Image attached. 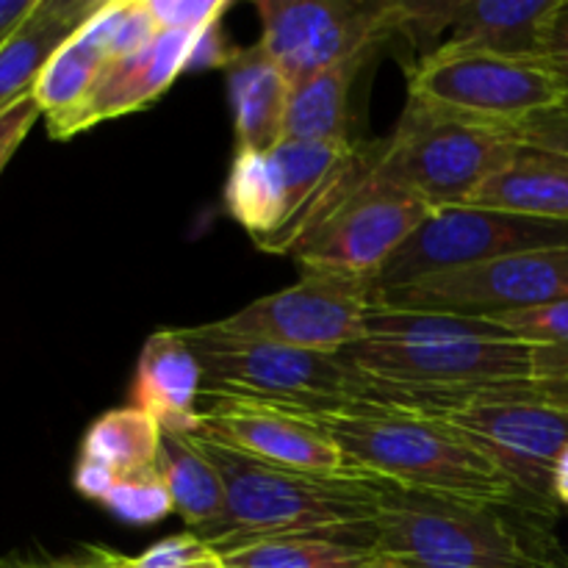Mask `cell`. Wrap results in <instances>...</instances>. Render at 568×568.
Segmentation results:
<instances>
[{
  "instance_id": "6da1fadb",
  "label": "cell",
  "mask_w": 568,
  "mask_h": 568,
  "mask_svg": "<svg viewBox=\"0 0 568 568\" xmlns=\"http://www.w3.org/2000/svg\"><path fill=\"white\" fill-rule=\"evenodd\" d=\"M283 410L314 422L342 449L355 475L449 503L516 505L536 510L486 449L436 416L369 399L331 408Z\"/></svg>"
},
{
  "instance_id": "7a4b0ae2",
  "label": "cell",
  "mask_w": 568,
  "mask_h": 568,
  "mask_svg": "<svg viewBox=\"0 0 568 568\" xmlns=\"http://www.w3.org/2000/svg\"><path fill=\"white\" fill-rule=\"evenodd\" d=\"M369 403L436 416L486 449L519 486L530 508L552 519L555 464L568 449L566 381H508L416 388L369 381Z\"/></svg>"
},
{
  "instance_id": "3957f363",
  "label": "cell",
  "mask_w": 568,
  "mask_h": 568,
  "mask_svg": "<svg viewBox=\"0 0 568 568\" xmlns=\"http://www.w3.org/2000/svg\"><path fill=\"white\" fill-rule=\"evenodd\" d=\"M225 480V516L194 532L216 555L283 536H342L375 544V521L399 488L364 475H311L277 469L200 442Z\"/></svg>"
},
{
  "instance_id": "277c9868",
  "label": "cell",
  "mask_w": 568,
  "mask_h": 568,
  "mask_svg": "<svg viewBox=\"0 0 568 568\" xmlns=\"http://www.w3.org/2000/svg\"><path fill=\"white\" fill-rule=\"evenodd\" d=\"M344 358L369 381L416 388L544 381V344L510 336L491 320L377 308L364 342Z\"/></svg>"
},
{
  "instance_id": "5b68a950",
  "label": "cell",
  "mask_w": 568,
  "mask_h": 568,
  "mask_svg": "<svg viewBox=\"0 0 568 568\" xmlns=\"http://www.w3.org/2000/svg\"><path fill=\"white\" fill-rule=\"evenodd\" d=\"M375 547L397 568H568L549 516L408 491L377 516Z\"/></svg>"
},
{
  "instance_id": "8992f818",
  "label": "cell",
  "mask_w": 568,
  "mask_h": 568,
  "mask_svg": "<svg viewBox=\"0 0 568 568\" xmlns=\"http://www.w3.org/2000/svg\"><path fill=\"white\" fill-rule=\"evenodd\" d=\"M516 128L408 100L397 131L377 144L375 175L430 209L469 205L521 150Z\"/></svg>"
},
{
  "instance_id": "52a82bcc",
  "label": "cell",
  "mask_w": 568,
  "mask_h": 568,
  "mask_svg": "<svg viewBox=\"0 0 568 568\" xmlns=\"http://www.w3.org/2000/svg\"><path fill=\"white\" fill-rule=\"evenodd\" d=\"M203 366V394L253 399L277 408H331L369 394L361 375L342 353L286 347L227 333L214 322L183 331Z\"/></svg>"
},
{
  "instance_id": "ba28073f",
  "label": "cell",
  "mask_w": 568,
  "mask_h": 568,
  "mask_svg": "<svg viewBox=\"0 0 568 568\" xmlns=\"http://www.w3.org/2000/svg\"><path fill=\"white\" fill-rule=\"evenodd\" d=\"M408 100L516 128L564 109L566 89L544 59L442 42L408 70Z\"/></svg>"
},
{
  "instance_id": "9c48e42d",
  "label": "cell",
  "mask_w": 568,
  "mask_h": 568,
  "mask_svg": "<svg viewBox=\"0 0 568 568\" xmlns=\"http://www.w3.org/2000/svg\"><path fill=\"white\" fill-rule=\"evenodd\" d=\"M430 211L416 194L381 181L372 161L286 255L297 261L300 272L327 270L377 281L383 266L414 236Z\"/></svg>"
},
{
  "instance_id": "30bf717a",
  "label": "cell",
  "mask_w": 568,
  "mask_h": 568,
  "mask_svg": "<svg viewBox=\"0 0 568 568\" xmlns=\"http://www.w3.org/2000/svg\"><path fill=\"white\" fill-rule=\"evenodd\" d=\"M568 297V247L530 250L377 292V308L499 320Z\"/></svg>"
},
{
  "instance_id": "8fae6325",
  "label": "cell",
  "mask_w": 568,
  "mask_h": 568,
  "mask_svg": "<svg viewBox=\"0 0 568 568\" xmlns=\"http://www.w3.org/2000/svg\"><path fill=\"white\" fill-rule=\"evenodd\" d=\"M377 311L372 277L305 270L294 286L258 297L236 314L214 322L236 336L266 338L314 353H344L364 342Z\"/></svg>"
},
{
  "instance_id": "7c38bea8",
  "label": "cell",
  "mask_w": 568,
  "mask_h": 568,
  "mask_svg": "<svg viewBox=\"0 0 568 568\" xmlns=\"http://www.w3.org/2000/svg\"><path fill=\"white\" fill-rule=\"evenodd\" d=\"M568 247V222L510 214L483 205L433 209L414 236L392 255L375 286L394 288L438 272L486 264L530 250Z\"/></svg>"
},
{
  "instance_id": "4fadbf2b",
  "label": "cell",
  "mask_w": 568,
  "mask_h": 568,
  "mask_svg": "<svg viewBox=\"0 0 568 568\" xmlns=\"http://www.w3.org/2000/svg\"><path fill=\"white\" fill-rule=\"evenodd\" d=\"M258 48L300 81L342 61L369 55L388 33L403 28L399 3L353 0H258Z\"/></svg>"
},
{
  "instance_id": "5bb4252c",
  "label": "cell",
  "mask_w": 568,
  "mask_h": 568,
  "mask_svg": "<svg viewBox=\"0 0 568 568\" xmlns=\"http://www.w3.org/2000/svg\"><path fill=\"white\" fill-rule=\"evenodd\" d=\"M192 438L233 449L258 464L311 475H355L342 449L303 416L253 399L203 394Z\"/></svg>"
},
{
  "instance_id": "9a60e30c",
  "label": "cell",
  "mask_w": 568,
  "mask_h": 568,
  "mask_svg": "<svg viewBox=\"0 0 568 568\" xmlns=\"http://www.w3.org/2000/svg\"><path fill=\"white\" fill-rule=\"evenodd\" d=\"M194 42L197 37L189 33L159 31V37L139 53L109 61L87 98L70 114L48 120V133L53 139H70L100 122L133 114L155 103L175 83V78L189 70Z\"/></svg>"
},
{
  "instance_id": "2e32d148",
  "label": "cell",
  "mask_w": 568,
  "mask_h": 568,
  "mask_svg": "<svg viewBox=\"0 0 568 568\" xmlns=\"http://www.w3.org/2000/svg\"><path fill=\"white\" fill-rule=\"evenodd\" d=\"M560 0H458L399 3L403 28L425 37L449 31V44L541 59L544 31Z\"/></svg>"
},
{
  "instance_id": "e0dca14e",
  "label": "cell",
  "mask_w": 568,
  "mask_h": 568,
  "mask_svg": "<svg viewBox=\"0 0 568 568\" xmlns=\"http://www.w3.org/2000/svg\"><path fill=\"white\" fill-rule=\"evenodd\" d=\"M203 397V366L183 331H155L144 342L133 383L136 408L153 416L164 433L192 436Z\"/></svg>"
},
{
  "instance_id": "ac0fdd59",
  "label": "cell",
  "mask_w": 568,
  "mask_h": 568,
  "mask_svg": "<svg viewBox=\"0 0 568 568\" xmlns=\"http://www.w3.org/2000/svg\"><path fill=\"white\" fill-rule=\"evenodd\" d=\"M103 3L105 0H39L26 26L0 50V109L33 92L50 59Z\"/></svg>"
},
{
  "instance_id": "d6986e66",
  "label": "cell",
  "mask_w": 568,
  "mask_h": 568,
  "mask_svg": "<svg viewBox=\"0 0 568 568\" xmlns=\"http://www.w3.org/2000/svg\"><path fill=\"white\" fill-rule=\"evenodd\" d=\"M236 150L272 153L283 142L292 81L258 48H242L227 67Z\"/></svg>"
},
{
  "instance_id": "ffe728a7",
  "label": "cell",
  "mask_w": 568,
  "mask_h": 568,
  "mask_svg": "<svg viewBox=\"0 0 568 568\" xmlns=\"http://www.w3.org/2000/svg\"><path fill=\"white\" fill-rule=\"evenodd\" d=\"M469 205L568 222V155L521 144L516 159Z\"/></svg>"
},
{
  "instance_id": "44dd1931",
  "label": "cell",
  "mask_w": 568,
  "mask_h": 568,
  "mask_svg": "<svg viewBox=\"0 0 568 568\" xmlns=\"http://www.w3.org/2000/svg\"><path fill=\"white\" fill-rule=\"evenodd\" d=\"M116 22V0H105L98 14L50 59L33 87V100L44 120L64 116L81 103L94 87L103 67L111 61V33Z\"/></svg>"
},
{
  "instance_id": "7402d4cb",
  "label": "cell",
  "mask_w": 568,
  "mask_h": 568,
  "mask_svg": "<svg viewBox=\"0 0 568 568\" xmlns=\"http://www.w3.org/2000/svg\"><path fill=\"white\" fill-rule=\"evenodd\" d=\"M155 469L189 532L209 530L225 516V480L192 436L164 433Z\"/></svg>"
},
{
  "instance_id": "603a6c76",
  "label": "cell",
  "mask_w": 568,
  "mask_h": 568,
  "mask_svg": "<svg viewBox=\"0 0 568 568\" xmlns=\"http://www.w3.org/2000/svg\"><path fill=\"white\" fill-rule=\"evenodd\" d=\"M225 568H392L375 544L342 536H283L222 555Z\"/></svg>"
},
{
  "instance_id": "cb8c5ba5",
  "label": "cell",
  "mask_w": 568,
  "mask_h": 568,
  "mask_svg": "<svg viewBox=\"0 0 568 568\" xmlns=\"http://www.w3.org/2000/svg\"><path fill=\"white\" fill-rule=\"evenodd\" d=\"M366 55L342 61L292 83L283 139L294 142H347V98Z\"/></svg>"
},
{
  "instance_id": "d4e9b609",
  "label": "cell",
  "mask_w": 568,
  "mask_h": 568,
  "mask_svg": "<svg viewBox=\"0 0 568 568\" xmlns=\"http://www.w3.org/2000/svg\"><path fill=\"white\" fill-rule=\"evenodd\" d=\"M161 430L159 422L142 408H114L100 416L83 436L81 458L103 464L116 475H136L155 466L159 458Z\"/></svg>"
},
{
  "instance_id": "484cf974",
  "label": "cell",
  "mask_w": 568,
  "mask_h": 568,
  "mask_svg": "<svg viewBox=\"0 0 568 568\" xmlns=\"http://www.w3.org/2000/svg\"><path fill=\"white\" fill-rule=\"evenodd\" d=\"M225 205L255 244L266 242L281 231L283 197L270 153L236 150L231 172H227Z\"/></svg>"
},
{
  "instance_id": "4316f807",
  "label": "cell",
  "mask_w": 568,
  "mask_h": 568,
  "mask_svg": "<svg viewBox=\"0 0 568 568\" xmlns=\"http://www.w3.org/2000/svg\"><path fill=\"white\" fill-rule=\"evenodd\" d=\"M103 505L128 525H155L175 510L166 483L161 480L155 466L136 475H122Z\"/></svg>"
},
{
  "instance_id": "83f0119b",
  "label": "cell",
  "mask_w": 568,
  "mask_h": 568,
  "mask_svg": "<svg viewBox=\"0 0 568 568\" xmlns=\"http://www.w3.org/2000/svg\"><path fill=\"white\" fill-rule=\"evenodd\" d=\"M491 322L508 331L510 336L525 338V342L568 347V297L530 311H516V314L499 316Z\"/></svg>"
},
{
  "instance_id": "f1b7e54d",
  "label": "cell",
  "mask_w": 568,
  "mask_h": 568,
  "mask_svg": "<svg viewBox=\"0 0 568 568\" xmlns=\"http://www.w3.org/2000/svg\"><path fill=\"white\" fill-rule=\"evenodd\" d=\"M148 6L159 31H178L189 37H200L227 11V0H148Z\"/></svg>"
},
{
  "instance_id": "f546056e",
  "label": "cell",
  "mask_w": 568,
  "mask_h": 568,
  "mask_svg": "<svg viewBox=\"0 0 568 568\" xmlns=\"http://www.w3.org/2000/svg\"><path fill=\"white\" fill-rule=\"evenodd\" d=\"M220 564L222 558L203 538H197L194 532H183V536L153 544L148 552L128 560V568H205Z\"/></svg>"
},
{
  "instance_id": "4dcf8cb0",
  "label": "cell",
  "mask_w": 568,
  "mask_h": 568,
  "mask_svg": "<svg viewBox=\"0 0 568 568\" xmlns=\"http://www.w3.org/2000/svg\"><path fill=\"white\" fill-rule=\"evenodd\" d=\"M128 555L105 547H83L70 555H11L0 568H128Z\"/></svg>"
},
{
  "instance_id": "1f68e13d",
  "label": "cell",
  "mask_w": 568,
  "mask_h": 568,
  "mask_svg": "<svg viewBox=\"0 0 568 568\" xmlns=\"http://www.w3.org/2000/svg\"><path fill=\"white\" fill-rule=\"evenodd\" d=\"M39 116H42V109L33 100V94H26V98L0 109V172L9 164L14 150L20 148V142L28 136V131H31Z\"/></svg>"
},
{
  "instance_id": "d6a6232c",
  "label": "cell",
  "mask_w": 568,
  "mask_h": 568,
  "mask_svg": "<svg viewBox=\"0 0 568 568\" xmlns=\"http://www.w3.org/2000/svg\"><path fill=\"white\" fill-rule=\"evenodd\" d=\"M521 142L532 148L555 150V153L568 155V109L544 111V114L530 116L521 125H516Z\"/></svg>"
},
{
  "instance_id": "836d02e7",
  "label": "cell",
  "mask_w": 568,
  "mask_h": 568,
  "mask_svg": "<svg viewBox=\"0 0 568 568\" xmlns=\"http://www.w3.org/2000/svg\"><path fill=\"white\" fill-rule=\"evenodd\" d=\"M541 59L552 67L555 75L560 78L566 89V105L568 109V0H560L555 14L549 17L547 31H544Z\"/></svg>"
},
{
  "instance_id": "e575fe53",
  "label": "cell",
  "mask_w": 568,
  "mask_h": 568,
  "mask_svg": "<svg viewBox=\"0 0 568 568\" xmlns=\"http://www.w3.org/2000/svg\"><path fill=\"white\" fill-rule=\"evenodd\" d=\"M236 44L231 39H225L222 33V22H214L211 28H205L197 37L192 50V59H189V70H211V67H231L233 59L239 55Z\"/></svg>"
},
{
  "instance_id": "d590c367",
  "label": "cell",
  "mask_w": 568,
  "mask_h": 568,
  "mask_svg": "<svg viewBox=\"0 0 568 568\" xmlns=\"http://www.w3.org/2000/svg\"><path fill=\"white\" fill-rule=\"evenodd\" d=\"M116 480H120V475H116L114 469H109V466L94 464V460L78 458L75 488L83 494V497L103 503V499L109 497L111 488L116 486Z\"/></svg>"
},
{
  "instance_id": "8d00e7d4",
  "label": "cell",
  "mask_w": 568,
  "mask_h": 568,
  "mask_svg": "<svg viewBox=\"0 0 568 568\" xmlns=\"http://www.w3.org/2000/svg\"><path fill=\"white\" fill-rule=\"evenodd\" d=\"M37 6L39 0H0V50L26 26V20L37 11Z\"/></svg>"
},
{
  "instance_id": "74e56055",
  "label": "cell",
  "mask_w": 568,
  "mask_h": 568,
  "mask_svg": "<svg viewBox=\"0 0 568 568\" xmlns=\"http://www.w3.org/2000/svg\"><path fill=\"white\" fill-rule=\"evenodd\" d=\"M552 491H555V499H558V505H568V449L560 455L558 464H555Z\"/></svg>"
},
{
  "instance_id": "f35d334b",
  "label": "cell",
  "mask_w": 568,
  "mask_h": 568,
  "mask_svg": "<svg viewBox=\"0 0 568 568\" xmlns=\"http://www.w3.org/2000/svg\"><path fill=\"white\" fill-rule=\"evenodd\" d=\"M205 568H222V564L220 566H205Z\"/></svg>"
},
{
  "instance_id": "ab89813d",
  "label": "cell",
  "mask_w": 568,
  "mask_h": 568,
  "mask_svg": "<svg viewBox=\"0 0 568 568\" xmlns=\"http://www.w3.org/2000/svg\"><path fill=\"white\" fill-rule=\"evenodd\" d=\"M222 568H225V566H222Z\"/></svg>"
}]
</instances>
